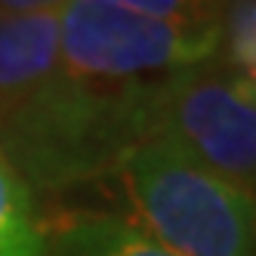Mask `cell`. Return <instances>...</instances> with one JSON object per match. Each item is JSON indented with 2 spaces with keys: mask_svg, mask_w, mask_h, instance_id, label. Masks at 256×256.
<instances>
[{
  "mask_svg": "<svg viewBox=\"0 0 256 256\" xmlns=\"http://www.w3.org/2000/svg\"><path fill=\"white\" fill-rule=\"evenodd\" d=\"M145 80L99 84L59 71L22 99L6 102L0 142L10 167L40 188H65L118 170L136 142L148 139Z\"/></svg>",
  "mask_w": 256,
  "mask_h": 256,
  "instance_id": "6da1fadb",
  "label": "cell"
},
{
  "mask_svg": "<svg viewBox=\"0 0 256 256\" xmlns=\"http://www.w3.org/2000/svg\"><path fill=\"white\" fill-rule=\"evenodd\" d=\"M142 232L173 256H256V198L176 142L148 136L118 164Z\"/></svg>",
  "mask_w": 256,
  "mask_h": 256,
  "instance_id": "7a4b0ae2",
  "label": "cell"
},
{
  "mask_svg": "<svg viewBox=\"0 0 256 256\" xmlns=\"http://www.w3.org/2000/svg\"><path fill=\"white\" fill-rule=\"evenodd\" d=\"M145 130L213 173L256 188V86L228 68H182L145 80Z\"/></svg>",
  "mask_w": 256,
  "mask_h": 256,
  "instance_id": "3957f363",
  "label": "cell"
},
{
  "mask_svg": "<svg viewBox=\"0 0 256 256\" xmlns=\"http://www.w3.org/2000/svg\"><path fill=\"white\" fill-rule=\"evenodd\" d=\"M219 25H173L102 0H68L59 10V56L74 78L139 84L216 56Z\"/></svg>",
  "mask_w": 256,
  "mask_h": 256,
  "instance_id": "277c9868",
  "label": "cell"
},
{
  "mask_svg": "<svg viewBox=\"0 0 256 256\" xmlns=\"http://www.w3.org/2000/svg\"><path fill=\"white\" fill-rule=\"evenodd\" d=\"M59 65V12H0V99H22Z\"/></svg>",
  "mask_w": 256,
  "mask_h": 256,
  "instance_id": "5b68a950",
  "label": "cell"
},
{
  "mask_svg": "<svg viewBox=\"0 0 256 256\" xmlns=\"http://www.w3.org/2000/svg\"><path fill=\"white\" fill-rule=\"evenodd\" d=\"M59 256H173L139 226L114 216H80L65 226Z\"/></svg>",
  "mask_w": 256,
  "mask_h": 256,
  "instance_id": "8992f818",
  "label": "cell"
},
{
  "mask_svg": "<svg viewBox=\"0 0 256 256\" xmlns=\"http://www.w3.org/2000/svg\"><path fill=\"white\" fill-rule=\"evenodd\" d=\"M0 256H44V232L34 219L25 179L0 152Z\"/></svg>",
  "mask_w": 256,
  "mask_h": 256,
  "instance_id": "52a82bcc",
  "label": "cell"
},
{
  "mask_svg": "<svg viewBox=\"0 0 256 256\" xmlns=\"http://www.w3.org/2000/svg\"><path fill=\"white\" fill-rule=\"evenodd\" d=\"M219 31V46L226 44V68L256 86V0H226Z\"/></svg>",
  "mask_w": 256,
  "mask_h": 256,
  "instance_id": "ba28073f",
  "label": "cell"
},
{
  "mask_svg": "<svg viewBox=\"0 0 256 256\" xmlns=\"http://www.w3.org/2000/svg\"><path fill=\"white\" fill-rule=\"evenodd\" d=\"M120 10H130L148 19L173 22V25H219L222 22V10L207 4V0H102Z\"/></svg>",
  "mask_w": 256,
  "mask_h": 256,
  "instance_id": "9c48e42d",
  "label": "cell"
},
{
  "mask_svg": "<svg viewBox=\"0 0 256 256\" xmlns=\"http://www.w3.org/2000/svg\"><path fill=\"white\" fill-rule=\"evenodd\" d=\"M68 0H0V12H59Z\"/></svg>",
  "mask_w": 256,
  "mask_h": 256,
  "instance_id": "30bf717a",
  "label": "cell"
},
{
  "mask_svg": "<svg viewBox=\"0 0 256 256\" xmlns=\"http://www.w3.org/2000/svg\"><path fill=\"white\" fill-rule=\"evenodd\" d=\"M207 4H213V6H219V10H222V6H226V0H207Z\"/></svg>",
  "mask_w": 256,
  "mask_h": 256,
  "instance_id": "8fae6325",
  "label": "cell"
}]
</instances>
